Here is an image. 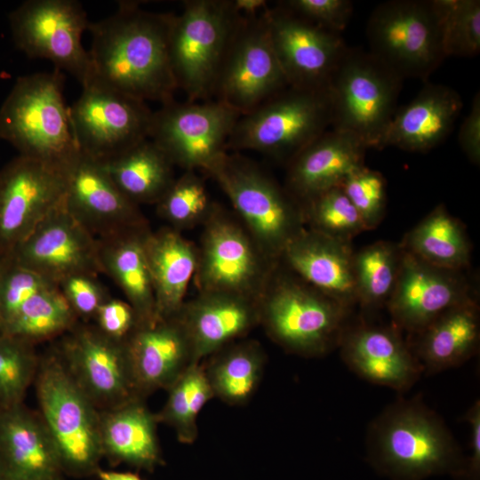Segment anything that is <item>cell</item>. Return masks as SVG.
Masks as SVG:
<instances>
[{
    "mask_svg": "<svg viewBox=\"0 0 480 480\" xmlns=\"http://www.w3.org/2000/svg\"><path fill=\"white\" fill-rule=\"evenodd\" d=\"M10 254H3L0 253V282L1 277L4 272V269L5 268V265L9 260ZM4 334V321L3 317L2 308H1V301H0V336Z\"/></svg>",
    "mask_w": 480,
    "mask_h": 480,
    "instance_id": "obj_52",
    "label": "cell"
},
{
    "mask_svg": "<svg viewBox=\"0 0 480 480\" xmlns=\"http://www.w3.org/2000/svg\"><path fill=\"white\" fill-rule=\"evenodd\" d=\"M95 476H97L100 480H143L137 473L103 470L100 468L98 469Z\"/></svg>",
    "mask_w": 480,
    "mask_h": 480,
    "instance_id": "obj_51",
    "label": "cell"
},
{
    "mask_svg": "<svg viewBox=\"0 0 480 480\" xmlns=\"http://www.w3.org/2000/svg\"><path fill=\"white\" fill-rule=\"evenodd\" d=\"M369 52L404 78L427 80L446 58L433 0H390L372 12Z\"/></svg>",
    "mask_w": 480,
    "mask_h": 480,
    "instance_id": "obj_10",
    "label": "cell"
},
{
    "mask_svg": "<svg viewBox=\"0 0 480 480\" xmlns=\"http://www.w3.org/2000/svg\"><path fill=\"white\" fill-rule=\"evenodd\" d=\"M479 308L476 300L452 307L417 334L410 347L423 373L434 374L459 366L478 349Z\"/></svg>",
    "mask_w": 480,
    "mask_h": 480,
    "instance_id": "obj_31",
    "label": "cell"
},
{
    "mask_svg": "<svg viewBox=\"0 0 480 480\" xmlns=\"http://www.w3.org/2000/svg\"><path fill=\"white\" fill-rule=\"evenodd\" d=\"M267 335L285 351L304 357L327 355L339 346L349 309L293 274L280 261L258 299Z\"/></svg>",
    "mask_w": 480,
    "mask_h": 480,
    "instance_id": "obj_3",
    "label": "cell"
},
{
    "mask_svg": "<svg viewBox=\"0 0 480 480\" xmlns=\"http://www.w3.org/2000/svg\"><path fill=\"white\" fill-rule=\"evenodd\" d=\"M156 205L157 214L180 231L203 223L212 204L201 178L195 171H185L174 179Z\"/></svg>",
    "mask_w": 480,
    "mask_h": 480,
    "instance_id": "obj_41",
    "label": "cell"
},
{
    "mask_svg": "<svg viewBox=\"0 0 480 480\" xmlns=\"http://www.w3.org/2000/svg\"><path fill=\"white\" fill-rule=\"evenodd\" d=\"M0 453L11 480H44L63 474L40 414L23 403L0 408Z\"/></svg>",
    "mask_w": 480,
    "mask_h": 480,
    "instance_id": "obj_28",
    "label": "cell"
},
{
    "mask_svg": "<svg viewBox=\"0 0 480 480\" xmlns=\"http://www.w3.org/2000/svg\"><path fill=\"white\" fill-rule=\"evenodd\" d=\"M338 347L343 362L360 378L398 392L408 391L423 373L409 341L393 324H348Z\"/></svg>",
    "mask_w": 480,
    "mask_h": 480,
    "instance_id": "obj_22",
    "label": "cell"
},
{
    "mask_svg": "<svg viewBox=\"0 0 480 480\" xmlns=\"http://www.w3.org/2000/svg\"><path fill=\"white\" fill-rule=\"evenodd\" d=\"M340 187L359 213L366 230L377 228L384 218L387 205L384 176L363 164L350 172Z\"/></svg>",
    "mask_w": 480,
    "mask_h": 480,
    "instance_id": "obj_43",
    "label": "cell"
},
{
    "mask_svg": "<svg viewBox=\"0 0 480 480\" xmlns=\"http://www.w3.org/2000/svg\"><path fill=\"white\" fill-rule=\"evenodd\" d=\"M15 46L31 59L51 61L82 86L92 80L89 52L82 43L90 21L75 0H27L8 17Z\"/></svg>",
    "mask_w": 480,
    "mask_h": 480,
    "instance_id": "obj_12",
    "label": "cell"
},
{
    "mask_svg": "<svg viewBox=\"0 0 480 480\" xmlns=\"http://www.w3.org/2000/svg\"><path fill=\"white\" fill-rule=\"evenodd\" d=\"M148 230L97 239L101 273L108 275L122 290L136 313L138 324L156 320L155 294L143 246Z\"/></svg>",
    "mask_w": 480,
    "mask_h": 480,
    "instance_id": "obj_32",
    "label": "cell"
},
{
    "mask_svg": "<svg viewBox=\"0 0 480 480\" xmlns=\"http://www.w3.org/2000/svg\"><path fill=\"white\" fill-rule=\"evenodd\" d=\"M229 199L260 252L278 263L304 228L300 204L249 159L224 152L204 170Z\"/></svg>",
    "mask_w": 480,
    "mask_h": 480,
    "instance_id": "obj_5",
    "label": "cell"
},
{
    "mask_svg": "<svg viewBox=\"0 0 480 480\" xmlns=\"http://www.w3.org/2000/svg\"><path fill=\"white\" fill-rule=\"evenodd\" d=\"M366 452L372 468L390 480L444 475L460 480L467 458L444 420L420 395L397 399L372 421Z\"/></svg>",
    "mask_w": 480,
    "mask_h": 480,
    "instance_id": "obj_2",
    "label": "cell"
},
{
    "mask_svg": "<svg viewBox=\"0 0 480 480\" xmlns=\"http://www.w3.org/2000/svg\"><path fill=\"white\" fill-rule=\"evenodd\" d=\"M17 265L59 284L65 278L101 273L98 241L62 203L10 253Z\"/></svg>",
    "mask_w": 480,
    "mask_h": 480,
    "instance_id": "obj_19",
    "label": "cell"
},
{
    "mask_svg": "<svg viewBox=\"0 0 480 480\" xmlns=\"http://www.w3.org/2000/svg\"><path fill=\"white\" fill-rule=\"evenodd\" d=\"M446 57H473L480 51V1L433 0Z\"/></svg>",
    "mask_w": 480,
    "mask_h": 480,
    "instance_id": "obj_40",
    "label": "cell"
},
{
    "mask_svg": "<svg viewBox=\"0 0 480 480\" xmlns=\"http://www.w3.org/2000/svg\"><path fill=\"white\" fill-rule=\"evenodd\" d=\"M400 246L432 266L464 271L471 244L462 223L444 204L437 205L404 237Z\"/></svg>",
    "mask_w": 480,
    "mask_h": 480,
    "instance_id": "obj_34",
    "label": "cell"
},
{
    "mask_svg": "<svg viewBox=\"0 0 480 480\" xmlns=\"http://www.w3.org/2000/svg\"><path fill=\"white\" fill-rule=\"evenodd\" d=\"M171 17L123 1L110 16L89 22L91 81L145 102L174 100L178 88L169 53Z\"/></svg>",
    "mask_w": 480,
    "mask_h": 480,
    "instance_id": "obj_1",
    "label": "cell"
},
{
    "mask_svg": "<svg viewBox=\"0 0 480 480\" xmlns=\"http://www.w3.org/2000/svg\"><path fill=\"white\" fill-rule=\"evenodd\" d=\"M59 288L77 317L93 318L100 307L111 296L97 276L78 274L59 284Z\"/></svg>",
    "mask_w": 480,
    "mask_h": 480,
    "instance_id": "obj_46",
    "label": "cell"
},
{
    "mask_svg": "<svg viewBox=\"0 0 480 480\" xmlns=\"http://www.w3.org/2000/svg\"><path fill=\"white\" fill-rule=\"evenodd\" d=\"M44 480H63V477H62V476H56V477H52V478H49V479H44Z\"/></svg>",
    "mask_w": 480,
    "mask_h": 480,
    "instance_id": "obj_54",
    "label": "cell"
},
{
    "mask_svg": "<svg viewBox=\"0 0 480 480\" xmlns=\"http://www.w3.org/2000/svg\"><path fill=\"white\" fill-rule=\"evenodd\" d=\"M167 391L164 407L156 413L157 421L172 428L180 443L190 444L198 436L200 411L214 397L203 364H192Z\"/></svg>",
    "mask_w": 480,
    "mask_h": 480,
    "instance_id": "obj_38",
    "label": "cell"
},
{
    "mask_svg": "<svg viewBox=\"0 0 480 480\" xmlns=\"http://www.w3.org/2000/svg\"><path fill=\"white\" fill-rule=\"evenodd\" d=\"M157 424L156 413L140 398L100 411L103 457L112 465L124 463L138 469L154 471L164 464Z\"/></svg>",
    "mask_w": 480,
    "mask_h": 480,
    "instance_id": "obj_29",
    "label": "cell"
},
{
    "mask_svg": "<svg viewBox=\"0 0 480 480\" xmlns=\"http://www.w3.org/2000/svg\"><path fill=\"white\" fill-rule=\"evenodd\" d=\"M34 382L38 413L53 440L62 473L75 477L95 475L103 458L100 411L56 349L40 358Z\"/></svg>",
    "mask_w": 480,
    "mask_h": 480,
    "instance_id": "obj_6",
    "label": "cell"
},
{
    "mask_svg": "<svg viewBox=\"0 0 480 480\" xmlns=\"http://www.w3.org/2000/svg\"><path fill=\"white\" fill-rule=\"evenodd\" d=\"M67 333L56 350L72 378L99 411L140 398L126 340L111 339L95 325L76 324Z\"/></svg>",
    "mask_w": 480,
    "mask_h": 480,
    "instance_id": "obj_16",
    "label": "cell"
},
{
    "mask_svg": "<svg viewBox=\"0 0 480 480\" xmlns=\"http://www.w3.org/2000/svg\"><path fill=\"white\" fill-rule=\"evenodd\" d=\"M300 205L307 228L330 237L351 243L355 236L367 231L340 186L332 188Z\"/></svg>",
    "mask_w": 480,
    "mask_h": 480,
    "instance_id": "obj_39",
    "label": "cell"
},
{
    "mask_svg": "<svg viewBox=\"0 0 480 480\" xmlns=\"http://www.w3.org/2000/svg\"><path fill=\"white\" fill-rule=\"evenodd\" d=\"M193 276L198 292H228L258 300L272 271L270 261L244 225L212 204L203 222Z\"/></svg>",
    "mask_w": 480,
    "mask_h": 480,
    "instance_id": "obj_11",
    "label": "cell"
},
{
    "mask_svg": "<svg viewBox=\"0 0 480 480\" xmlns=\"http://www.w3.org/2000/svg\"><path fill=\"white\" fill-rule=\"evenodd\" d=\"M39 360L33 344L6 334L0 336V408L23 403Z\"/></svg>",
    "mask_w": 480,
    "mask_h": 480,
    "instance_id": "obj_42",
    "label": "cell"
},
{
    "mask_svg": "<svg viewBox=\"0 0 480 480\" xmlns=\"http://www.w3.org/2000/svg\"><path fill=\"white\" fill-rule=\"evenodd\" d=\"M351 243L304 228L285 247L280 262L303 281L352 309L357 305Z\"/></svg>",
    "mask_w": 480,
    "mask_h": 480,
    "instance_id": "obj_25",
    "label": "cell"
},
{
    "mask_svg": "<svg viewBox=\"0 0 480 480\" xmlns=\"http://www.w3.org/2000/svg\"><path fill=\"white\" fill-rule=\"evenodd\" d=\"M402 248L378 241L354 252V279L357 305L364 310L387 306L397 280Z\"/></svg>",
    "mask_w": 480,
    "mask_h": 480,
    "instance_id": "obj_36",
    "label": "cell"
},
{
    "mask_svg": "<svg viewBox=\"0 0 480 480\" xmlns=\"http://www.w3.org/2000/svg\"><path fill=\"white\" fill-rule=\"evenodd\" d=\"M328 88L288 86L242 115L226 148L252 150L287 164L332 125Z\"/></svg>",
    "mask_w": 480,
    "mask_h": 480,
    "instance_id": "obj_8",
    "label": "cell"
},
{
    "mask_svg": "<svg viewBox=\"0 0 480 480\" xmlns=\"http://www.w3.org/2000/svg\"><path fill=\"white\" fill-rule=\"evenodd\" d=\"M203 364L214 397L229 405H243L254 395L266 362L255 340L230 343L206 357Z\"/></svg>",
    "mask_w": 480,
    "mask_h": 480,
    "instance_id": "obj_35",
    "label": "cell"
},
{
    "mask_svg": "<svg viewBox=\"0 0 480 480\" xmlns=\"http://www.w3.org/2000/svg\"><path fill=\"white\" fill-rule=\"evenodd\" d=\"M241 114L217 100H172L153 112L150 139L173 165L205 170L226 152Z\"/></svg>",
    "mask_w": 480,
    "mask_h": 480,
    "instance_id": "obj_14",
    "label": "cell"
},
{
    "mask_svg": "<svg viewBox=\"0 0 480 480\" xmlns=\"http://www.w3.org/2000/svg\"><path fill=\"white\" fill-rule=\"evenodd\" d=\"M77 318L59 286H54L28 300L6 324L4 334L35 345L68 332Z\"/></svg>",
    "mask_w": 480,
    "mask_h": 480,
    "instance_id": "obj_37",
    "label": "cell"
},
{
    "mask_svg": "<svg viewBox=\"0 0 480 480\" xmlns=\"http://www.w3.org/2000/svg\"><path fill=\"white\" fill-rule=\"evenodd\" d=\"M266 16L273 48L289 86L327 88L347 48L339 33L293 13L280 3Z\"/></svg>",
    "mask_w": 480,
    "mask_h": 480,
    "instance_id": "obj_18",
    "label": "cell"
},
{
    "mask_svg": "<svg viewBox=\"0 0 480 480\" xmlns=\"http://www.w3.org/2000/svg\"><path fill=\"white\" fill-rule=\"evenodd\" d=\"M367 149L350 133L327 130L287 164L285 188L301 204L340 186L350 172L364 164Z\"/></svg>",
    "mask_w": 480,
    "mask_h": 480,
    "instance_id": "obj_26",
    "label": "cell"
},
{
    "mask_svg": "<svg viewBox=\"0 0 480 480\" xmlns=\"http://www.w3.org/2000/svg\"><path fill=\"white\" fill-rule=\"evenodd\" d=\"M473 300L476 294L464 271L432 266L402 248L397 280L387 304L392 324L402 332L413 336L447 309Z\"/></svg>",
    "mask_w": 480,
    "mask_h": 480,
    "instance_id": "obj_20",
    "label": "cell"
},
{
    "mask_svg": "<svg viewBox=\"0 0 480 480\" xmlns=\"http://www.w3.org/2000/svg\"><path fill=\"white\" fill-rule=\"evenodd\" d=\"M143 246L156 300V319L178 314L196 266V248L167 227L145 234Z\"/></svg>",
    "mask_w": 480,
    "mask_h": 480,
    "instance_id": "obj_30",
    "label": "cell"
},
{
    "mask_svg": "<svg viewBox=\"0 0 480 480\" xmlns=\"http://www.w3.org/2000/svg\"><path fill=\"white\" fill-rule=\"evenodd\" d=\"M54 286L59 285L17 265L10 255L0 282V301L4 329L6 324L28 300L38 292Z\"/></svg>",
    "mask_w": 480,
    "mask_h": 480,
    "instance_id": "obj_44",
    "label": "cell"
},
{
    "mask_svg": "<svg viewBox=\"0 0 480 480\" xmlns=\"http://www.w3.org/2000/svg\"><path fill=\"white\" fill-rule=\"evenodd\" d=\"M470 425L469 457L466 458L465 468L460 480H480V401L476 400L463 417Z\"/></svg>",
    "mask_w": 480,
    "mask_h": 480,
    "instance_id": "obj_49",
    "label": "cell"
},
{
    "mask_svg": "<svg viewBox=\"0 0 480 480\" xmlns=\"http://www.w3.org/2000/svg\"><path fill=\"white\" fill-rule=\"evenodd\" d=\"M64 171L18 156L0 169V253L10 254L64 201Z\"/></svg>",
    "mask_w": 480,
    "mask_h": 480,
    "instance_id": "obj_17",
    "label": "cell"
},
{
    "mask_svg": "<svg viewBox=\"0 0 480 480\" xmlns=\"http://www.w3.org/2000/svg\"><path fill=\"white\" fill-rule=\"evenodd\" d=\"M138 396L167 390L194 364L187 332L178 315L138 324L126 340Z\"/></svg>",
    "mask_w": 480,
    "mask_h": 480,
    "instance_id": "obj_23",
    "label": "cell"
},
{
    "mask_svg": "<svg viewBox=\"0 0 480 480\" xmlns=\"http://www.w3.org/2000/svg\"><path fill=\"white\" fill-rule=\"evenodd\" d=\"M293 13L327 30L340 34L352 17L348 0H287L279 2Z\"/></svg>",
    "mask_w": 480,
    "mask_h": 480,
    "instance_id": "obj_45",
    "label": "cell"
},
{
    "mask_svg": "<svg viewBox=\"0 0 480 480\" xmlns=\"http://www.w3.org/2000/svg\"><path fill=\"white\" fill-rule=\"evenodd\" d=\"M402 82L369 52L348 47L327 87L332 129L350 133L367 148L377 149L396 111Z\"/></svg>",
    "mask_w": 480,
    "mask_h": 480,
    "instance_id": "obj_9",
    "label": "cell"
},
{
    "mask_svg": "<svg viewBox=\"0 0 480 480\" xmlns=\"http://www.w3.org/2000/svg\"><path fill=\"white\" fill-rule=\"evenodd\" d=\"M459 144L468 159L475 164L480 163V94L477 92L472 100L469 113L460 125L458 136Z\"/></svg>",
    "mask_w": 480,
    "mask_h": 480,
    "instance_id": "obj_48",
    "label": "cell"
},
{
    "mask_svg": "<svg viewBox=\"0 0 480 480\" xmlns=\"http://www.w3.org/2000/svg\"><path fill=\"white\" fill-rule=\"evenodd\" d=\"M233 4L240 15L247 18L260 15L268 7L265 0H233Z\"/></svg>",
    "mask_w": 480,
    "mask_h": 480,
    "instance_id": "obj_50",
    "label": "cell"
},
{
    "mask_svg": "<svg viewBox=\"0 0 480 480\" xmlns=\"http://www.w3.org/2000/svg\"><path fill=\"white\" fill-rule=\"evenodd\" d=\"M463 102L452 88L427 84L407 105L396 111L377 149L395 147L409 152L428 151L451 133Z\"/></svg>",
    "mask_w": 480,
    "mask_h": 480,
    "instance_id": "obj_27",
    "label": "cell"
},
{
    "mask_svg": "<svg viewBox=\"0 0 480 480\" xmlns=\"http://www.w3.org/2000/svg\"><path fill=\"white\" fill-rule=\"evenodd\" d=\"M59 69L19 77L0 108V139L19 155L64 171L80 152Z\"/></svg>",
    "mask_w": 480,
    "mask_h": 480,
    "instance_id": "obj_4",
    "label": "cell"
},
{
    "mask_svg": "<svg viewBox=\"0 0 480 480\" xmlns=\"http://www.w3.org/2000/svg\"><path fill=\"white\" fill-rule=\"evenodd\" d=\"M243 16L233 0H188L172 14L169 32L171 66L187 101L214 97L217 80Z\"/></svg>",
    "mask_w": 480,
    "mask_h": 480,
    "instance_id": "obj_7",
    "label": "cell"
},
{
    "mask_svg": "<svg viewBox=\"0 0 480 480\" xmlns=\"http://www.w3.org/2000/svg\"><path fill=\"white\" fill-rule=\"evenodd\" d=\"M100 164L117 188L137 205L156 204L175 179L174 165L150 139Z\"/></svg>",
    "mask_w": 480,
    "mask_h": 480,
    "instance_id": "obj_33",
    "label": "cell"
},
{
    "mask_svg": "<svg viewBox=\"0 0 480 480\" xmlns=\"http://www.w3.org/2000/svg\"><path fill=\"white\" fill-rule=\"evenodd\" d=\"M0 480H11L4 460L0 453Z\"/></svg>",
    "mask_w": 480,
    "mask_h": 480,
    "instance_id": "obj_53",
    "label": "cell"
},
{
    "mask_svg": "<svg viewBox=\"0 0 480 480\" xmlns=\"http://www.w3.org/2000/svg\"><path fill=\"white\" fill-rule=\"evenodd\" d=\"M82 88L68 108L80 152L105 162L148 139L153 112L145 101L94 80Z\"/></svg>",
    "mask_w": 480,
    "mask_h": 480,
    "instance_id": "obj_13",
    "label": "cell"
},
{
    "mask_svg": "<svg viewBox=\"0 0 480 480\" xmlns=\"http://www.w3.org/2000/svg\"><path fill=\"white\" fill-rule=\"evenodd\" d=\"M64 174V206L96 239L149 228L139 205L117 188L100 162L79 152Z\"/></svg>",
    "mask_w": 480,
    "mask_h": 480,
    "instance_id": "obj_21",
    "label": "cell"
},
{
    "mask_svg": "<svg viewBox=\"0 0 480 480\" xmlns=\"http://www.w3.org/2000/svg\"><path fill=\"white\" fill-rule=\"evenodd\" d=\"M93 318L100 332L123 341L128 339L139 324L132 307L127 301L112 297L100 307Z\"/></svg>",
    "mask_w": 480,
    "mask_h": 480,
    "instance_id": "obj_47",
    "label": "cell"
},
{
    "mask_svg": "<svg viewBox=\"0 0 480 480\" xmlns=\"http://www.w3.org/2000/svg\"><path fill=\"white\" fill-rule=\"evenodd\" d=\"M177 315L197 364L260 324L258 300L228 292H198Z\"/></svg>",
    "mask_w": 480,
    "mask_h": 480,
    "instance_id": "obj_24",
    "label": "cell"
},
{
    "mask_svg": "<svg viewBox=\"0 0 480 480\" xmlns=\"http://www.w3.org/2000/svg\"><path fill=\"white\" fill-rule=\"evenodd\" d=\"M266 11L243 16L215 87V100L241 116L289 86L272 45Z\"/></svg>",
    "mask_w": 480,
    "mask_h": 480,
    "instance_id": "obj_15",
    "label": "cell"
}]
</instances>
